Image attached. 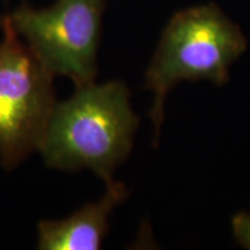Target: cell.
<instances>
[{
    "instance_id": "5b68a950",
    "label": "cell",
    "mask_w": 250,
    "mask_h": 250,
    "mask_svg": "<svg viewBox=\"0 0 250 250\" xmlns=\"http://www.w3.org/2000/svg\"><path fill=\"white\" fill-rule=\"evenodd\" d=\"M129 191L121 182L107 184L99 201L88 203L61 220H42L37 225V249L98 250L110 228L115 208L127 198Z\"/></svg>"
},
{
    "instance_id": "277c9868",
    "label": "cell",
    "mask_w": 250,
    "mask_h": 250,
    "mask_svg": "<svg viewBox=\"0 0 250 250\" xmlns=\"http://www.w3.org/2000/svg\"><path fill=\"white\" fill-rule=\"evenodd\" d=\"M105 0H57L45 8L22 5L7 18L52 76L76 87L95 83Z\"/></svg>"
},
{
    "instance_id": "8992f818",
    "label": "cell",
    "mask_w": 250,
    "mask_h": 250,
    "mask_svg": "<svg viewBox=\"0 0 250 250\" xmlns=\"http://www.w3.org/2000/svg\"><path fill=\"white\" fill-rule=\"evenodd\" d=\"M232 232L243 248L250 250V213L240 212L232 219Z\"/></svg>"
},
{
    "instance_id": "6da1fadb",
    "label": "cell",
    "mask_w": 250,
    "mask_h": 250,
    "mask_svg": "<svg viewBox=\"0 0 250 250\" xmlns=\"http://www.w3.org/2000/svg\"><path fill=\"white\" fill-rule=\"evenodd\" d=\"M138 126L124 83L78 86L73 95L56 103L39 152L49 168L88 169L108 184L130 155Z\"/></svg>"
},
{
    "instance_id": "3957f363",
    "label": "cell",
    "mask_w": 250,
    "mask_h": 250,
    "mask_svg": "<svg viewBox=\"0 0 250 250\" xmlns=\"http://www.w3.org/2000/svg\"><path fill=\"white\" fill-rule=\"evenodd\" d=\"M0 164L12 170L39 151L56 103L52 76L0 18Z\"/></svg>"
},
{
    "instance_id": "7a4b0ae2",
    "label": "cell",
    "mask_w": 250,
    "mask_h": 250,
    "mask_svg": "<svg viewBox=\"0 0 250 250\" xmlns=\"http://www.w3.org/2000/svg\"><path fill=\"white\" fill-rule=\"evenodd\" d=\"M246 49L241 28L213 2L173 15L145 73V87L153 93L149 117L154 125V144L165 118L168 93L187 80L225 85L229 79L230 65Z\"/></svg>"
}]
</instances>
